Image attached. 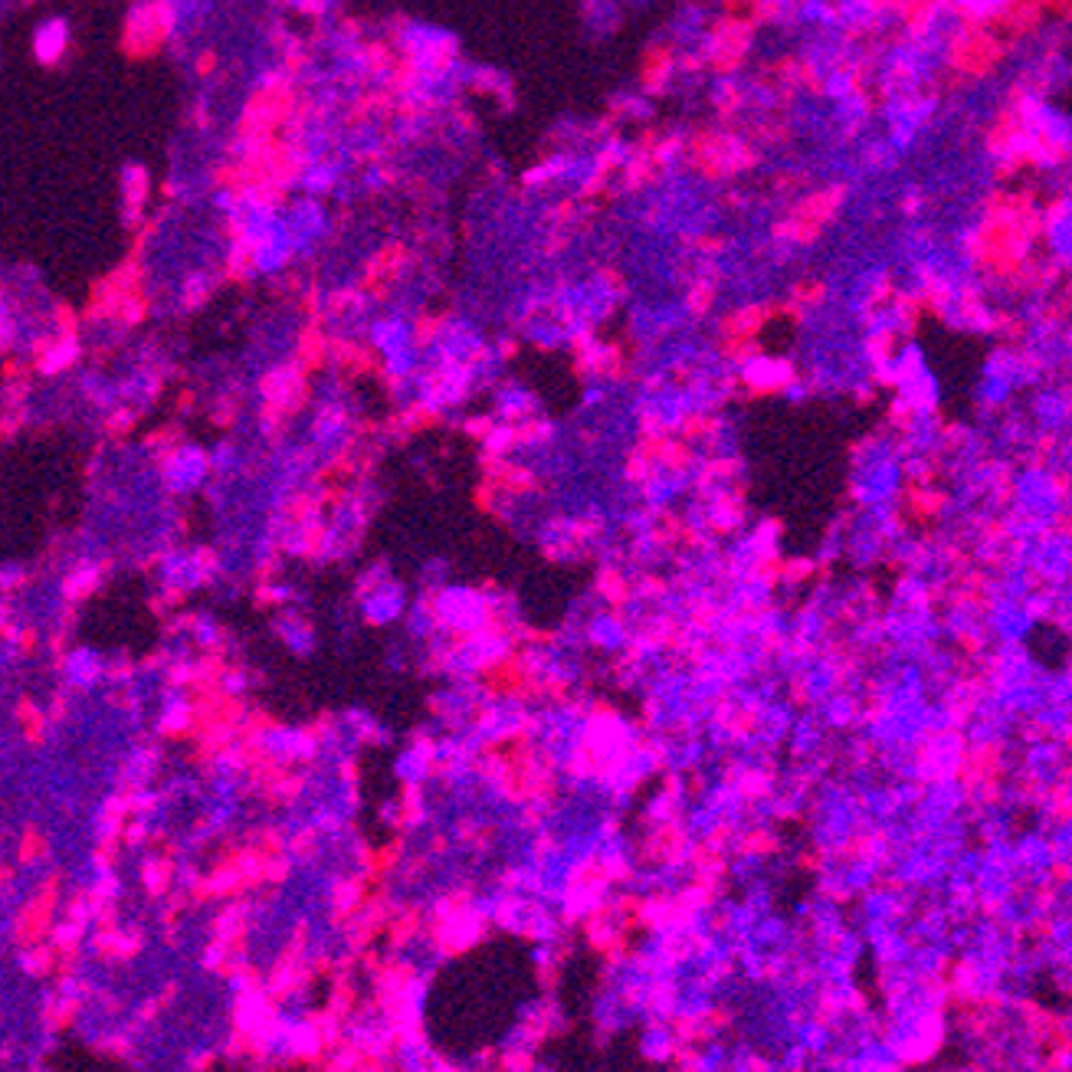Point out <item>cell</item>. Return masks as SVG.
Segmentation results:
<instances>
[{
  "label": "cell",
  "mask_w": 1072,
  "mask_h": 1072,
  "mask_svg": "<svg viewBox=\"0 0 1072 1072\" xmlns=\"http://www.w3.org/2000/svg\"><path fill=\"white\" fill-rule=\"evenodd\" d=\"M60 899H63V873L53 869V873H46L40 886L33 889L30 899L17 909L14 922H10V941H14L17 948H30V945H40V941L50 938Z\"/></svg>",
  "instance_id": "1"
},
{
  "label": "cell",
  "mask_w": 1072,
  "mask_h": 1072,
  "mask_svg": "<svg viewBox=\"0 0 1072 1072\" xmlns=\"http://www.w3.org/2000/svg\"><path fill=\"white\" fill-rule=\"evenodd\" d=\"M155 456H158L164 486L174 489V492L194 489L210 469V456L204 450H197V446H187V443H178V446H171V450L155 453Z\"/></svg>",
  "instance_id": "2"
},
{
  "label": "cell",
  "mask_w": 1072,
  "mask_h": 1072,
  "mask_svg": "<svg viewBox=\"0 0 1072 1072\" xmlns=\"http://www.w3.org/2000/svg\"><path fill=\"white\" fill-rule=\"evenodd\" d=\"M840 197H843L840 191H817L807 200H800L794 217L784 223V237H791L794 243H810L823 227H827V220L836 214Z\"/></svg>",
  "instance_id": "3"
},
{
  "label": "cell",
  "mask_w": 1072,
  "mask_h": 1072,
  "mask_svg": "<svg viewBox=\"0 0 1072 1072\" xmlns=\"http://www.w3.org/2000/svg\"><path fill=\"white\" fill-rule=\"evenodd\" d=\"M374 889H378V879H371L368 873H355V876L338 879L332 886V892H328V922L345 932L351 918H355L364 905H368Z\"/></svg>",
  "instance_id": "4"
},
{
  "label": "cell",
  "mask_w": 1072,
  "mask_h": 1072,
  "mask_svg": "<svg viewBox=\"0 0 1072 1072\" xmlns=\"http://www.w3.org/2000/svg\"><path fill=\"white\" fill-rule=\"evenodd\" d=\"M741 384L748 387L751 394H781L794 384V368L784 358H764V355H751L738 371Z\"/></svg>",
  "instance_id": "5"
},
{
  "label": "cell",
  "mask_w": 1072,
  "mask_h": 1072,
  "mask_svg": "<svg viewBox=\"0 0 1072 1072\" xmlns=\"http://www.w3.org/2000/svg\"><path fill=\"white\" fill-rule=\"evenodd\" d=\"M250 915H253V905L250 899H243V895H237V899H227L217 909V915L210 918V938H220L227 941V945L240 954V958H246V935H250Z\"/></svg>",
  "instance_id": "6"
},
{
  "label": "cell",
  "mask_w": 1072,
  "mask_h": 1072,
  "mask_svg": "<svg viewBox=\"0 0 1072 1072\" xmlns=\"http://www.w3.org/2000/svg\"><path fill=\"white\" fill-rule=\"evenodd\" d=\"M561 1030V1013H558V1004L551 997H545L541 1004H535L532 1010L525 1013L522 1023L515 1027V1043L528 1046V1050H538L541 1043L551 1040V1033Z\"/></svg>",
  "instance_id": "7"
},
{
  "label": "cell",
  "mask_w": 1072,
  "mask_h": 1072,
  "mask_svg": "<svg viewBox=\"0 0 1072 1072\" xmlns=\"http://www.w3.org/2000/svg\"><path fill=\"white\" fill-rule=\"evenodd\" d=\"M423 932H427V909H423L420 902L400 905V909L391 915V922H387V928H384L387 945H391V951H397V954L414 945Z\"/></svg>",
  "instance_id": "8"
},
{
  "label": "cell",
  "mask_w": 1072,
  "mask_h": 1072,
  "mask_svg": "<svg viewBox=\"0 0 1072 1072\" xmlns=\"http://www.w3.org/2000/svg\"><path fill=\"white\" fill-rule=\"evenodd\" d=\"M138 876H141V886L148 892V899H164L168 892H174V882H178L181 869L174 863L171 853L155 850L138 866Z\"/></svg>",
  "instance_id": "9"
},
{
  "label": "cell",
  "mask_w": 1072,
  "mask_h": 1072,
  "mask_svg": "<svg viewBox=\"0 0 1072 1072\" xmlns=\"http://www.w3.org/2000/svg\"><path fill=\"white\" fill-rule=\"evenodd\" d=\"M302 394H305V381H302L299 368H279L273 374H266V381H263L266 404H273L279 410H286V414H292V410L299 407Z\"/></svg>",
  "instance_id": "10"
},
{
  "label": "cell",
  "mask_w": 1072,
  "mask_h": 1072,
  "mask_svg": "<svg viewBox=\"0 0 1072 1072\" xmlns=\"http://www.w3.org/2000/svg\"><path fill=\"white\" fill-rule=\"evenodd\" d=\"M594 594L604 600L610 610H623V614H627V607L636 600L633 581L623 574V568H617V564H604V568L594 574Z\"/></svg>",
  "instance_id": "11"
},
{
  "label": "cell",
  "mask_w": 1072,
  "mask_h": 1072,
  "mask_svg": "<svg viewBox=\"0 0 1072 1072\" xmlns=\"http://www.w3.org/2000/svg\"><path fill=\"white\" fill-rule=\"evenodd\" d=\"M361 610H364V620L368 623L384 627V623H391L404 614V594H400V587L387 577L381 587H374L368 597H361Z\"/></svg>",
  "instance_id": "12"
},
{
  "label": "cell",
  "mask_w": 1072,
  "mask_h": 1072,
  "mask_svg": "<svg viewBox=\"0 0 1072 1072\" xmlns=\"http://www.w3.org/2000/svg\"><path fill=\"white\" fill-rule=\"evenodd\" d=\"M33 355H37V371L46 374V378H53V374L66 371L69 364L79 358V341L73 332H66L60 338H46L33 348Z\"/></svg>",
  "instance_id": "13"
},
{
  "label": "cell",
  "mask_w": 1072,
  "mask_h": 1072,
  "mask_svg": "<svg viewBox=\"0 0 1072 1072\" xmlns=\"http://www.w3.org/2000/svg\"><path fill=\"white\" fill-rule=\"evenodd\" d=\"M384 817L391 820L394 830H414L427 820V804H423V784L420 781H404V791L394 807L384 810Z\"/></svg>",
  "instance_id": "14"
},
{
  "label": "cell",
  "mask_w": 1072,
  "mask_h": 1072,
  "mask_svg": "<svg viewBox=\"0 0 1072 1072\" xmlns=\"http://www.w3.org/2000/svg\"><path fill=\"white\" fill-rule=\"evenodd\" d=\"M69 46V23L63 17H46L33 33V53L40 63H60Z\"/></svg>",
  "instance_id": "15"
},
{
  "label": "cell",
  "mask_w": 1072,
  "mask_h": 1072,
  "mask_svg": "<svg viewBox=\"0 0 1072 1072\" xmlns=\"http://www.w3.org/2000/svg\"><path fill=\"white\" fill-rule=\"evenodd\" d=\"M105 571H109V568H105V564H96V561H79L73 571L63 574V584H60V591H63V604H79V600H86V597L96 594V591H99V584H102V577H105Z\"/></svg>",
  "instance_id": "16"
},
{
  "label": "cell",
  "mask_w": 1072,
  "mask_h": 1072,
  "mask_svg": "<svg viewBox=\"0 0 1072 1072\" xmlns=\"http://www.w3.org/2000/svg\"><path fill=\"white\" fill-rule=\"evenodd\" d=\"M53 663H56V669H63L66 679L73 682L76 689H86V686H92V682H99L105 676V666L89 650H73L66 656H56Z\"/></svg>",
  "instance_id": "17"
},
{
  "label": "cell",
  "mask_w": 1072,
  "mask_h": 1072,
  "mask_svg": "<svg viewBox=\"0 0 1072 1072\" xmlns=\"http://www.w3.org/2000/svg\"><path fill=\"white\" fill-rule=\"evenodd\" d=\"M14 722L20 725L23 741H27V745H33V748L43 745L46 725H53L50 715H46L40 705L30 699V695H20V699H17V705H14Z\"/></svg>",
  "instance_id": "18"
},
{
  "label": "cell",
  "mask_w": 1072,
  "mask_h": 1072,
  "mask_svg": "<svg viewBox=\"0 0 1072 1072\" xmlns=\"http://www.w3.org/2000/svg\"><path fill=\"white\" fill-rule=\"evenodd\" d=\"M56 964H60V951H56L50 941H40V945L20 948V971L33 977V981H43V977L56 974Z\"/></svg>",
  "instance_id": "19"
},
{
  "label": "cell",
  "mask_w": 1072,
  "mask_h": 1072,
  "mask_svg": "<svg viewBox=\"0 0 1072 1072\" xmlns=\"http://www.w3.org/2000/svg\"><path fill=\"white\" fill-rule=\"evenodd\" d=\"M86 932H89V925L73 922V918L63 915V922L53 925V932H50V938H46V941H50V945L60 951V958H79L82 941H86Z\"/></svg>",
  "instance_id": "20"
},
{
  "label": "cell",
  "mask_w": 1072,
  "mask_h": 1072,
  "mask_svg": "<svg viewBox=\"0 0 1072 1072\" xmlns=\"http://www.w3.org/2000/svg\"><path fill=\"white\" fill-rule=\"evenodd\" d=\"M1023 0H954V10L961 17H968L971 23H984V20H1004L1013 7H1020Z\"/></svg>",
  "instance_id": "21"
},
{
  "label": "cell",
  "mask_w": 1072,
  "mask_h": 1072,
  "mask_svg": "<svg viewBox=\"0 0 1072 1072\" xmlns=\"http://www.w3.org/2000/svg\"><path fill=\"white\" fill-rule=\"evenodd\" d=\"M496 410H499V420L522 423L528 417H535V397L528 391H522V387H509V391H502Z\"/></svg>",
  "instance_id": "22"
},
{
  "label": "cell",
  "mask_w": 1072,
  "mask_h": 1072,
  "mask_svg": "<svg viewBox=\"0 0 1072 1072\" xmlns=\"http://www.w3.org/2000/svg\"><path fill=\"white\" fill-rule=\"evenodd\" d=\"M286 850L292 859H299V863H309V859H315L318 850H322V830H318L315 823H305V827L292 830Z\"/></svg>",
  "instance_id": "23"
},
{
  "label": "cell",
  "mask_w": 1072,
  "mask_h": 1072,
  "mask_svg": "<svg viewBox=\"0 0 1072 1072\" xmlns=\"http://www.w3.org/2000/svg\"><path fill=\"white\" fill-rule=\"evenodd\" d=\"M276 633H279V640L286 643L289 650H296V653H305L312 646L309 623H305L302 617H296V614H282L279 623H276Z\"/></svg>",
  "instance_id": "24"
},
{
  "label": "cell",
  "mask_w": 1072,
  "mask_h": 1072,
  "mask_svg": "<svg viewBox=\"0 0 1072 1072\" xmlns=\"http://www.w3.org/2000/svg\"><path fill=\"white\" fill-rule=\"evenodd\" d=\"M50 856V843L37 827H23L20 840H17V863L20 866H37Z\"/></svg>",
  "instance_id": "25"
},
{
  "label": "cell",
  "mask_w": 1072,
  "mask_h": 1072,
  "mask_svg": "<svg viewBox=\"0 0 1072 1072\" xmlns=\"http://www.w3.org/2000/svg\"><path fill=\"white\" fill-rule=\"evenodd\" d=\"M345 430H348V414H345V410H341L338 404H328V407L318 410L315 427H312V433H315L318 440H335V437H341Z\"/></svg>",
  "instance_id": "26"
},
{
  "label": "cell",
  "mask_w": 1072,
  "mask_h": 1072,
  "mask_svg": "<svg viewBox=\"0 0 1072 1072\" xmlns=\"http://www.w3.org/2000/svg\"><path fill=\"white\" fill-rule=\"evenodd\" d=\"M558 853H561V836H558L555 830H548V827L535 830V840H532V863L545 869V866H548L551 859H555Z\"/></svg>",
  "instance_id": "27"
},
{
  "label": "cell",
  "mask_w": 1072,
  "mask_h": 1072,
  "mask_svg": "<svg viewBox=\"0 0 1072 1072\" xmlns=\"http://www.w3.org/2000/svg\"><path fill=\"white\" fill-rule=\"evenodd\" d=\"M122 846L125 843L119 836H96V846H92V869H96V873H109V869H115V859H119Z\"/></svg>",
  "instance_id": "28"
},
{
  "label": "cell",
  "mask_w": 1072,
  "mask_h": 1072,
  "mask_svg": "<svg viewBox=\"0 0 1072 1072\" xmlns=\"http://www.w3.org/2000/svg\"><path fill=\"white\" fill-rule=\"evenodd\" d=\"M496 1069H512V1072H528L535 1069V1050H528L522 1043H512L509 1050H502L496 1059Z\"/></svg>",
  "instance_id": "29"
},
{
  "label": "cell",
  "mask_w": 1072,
  "mask_h": 1072,
  "mask_svg": "<svg viewBox=\"0 0 1072 1072\" xmlns=\"http://www.w3.org/2000/svg\"><path fill=\"white\" fill-rule=\"evenodd\" d=\"M96 1053L105 1059H119V1063H125V1059H132V1036L128 1033L102 1036V1040H96Z\"/></svg>",
  "instance_id": "30"
},
{
  "label": "cell",
  "mask_w": 1072,
  "mask_h": 1072,
  "mask_svg": "<svg viewBox=\"0 0 1072 1072\" xmlns=\"http://www.w3.org/2000/svg\"><path fill=\"white\" fill-rule=\"evenodd\" d=\"M174 997H178V984H164V991L158 997H151V1000H145V1004L138 1007V1023H151L164 1007L171 1004Z\"/></svg>",
  "instance_id": "31"
},
{
  "label": "cell",
  "mask_w": 1072,
  "mask_h": 1072,
  "mask_svg": "<svg viewBox=\"0 0 1072 1072\" xmlns=\"http://www.w3.org/2000/svg\"><path fill=\"white\" fill-rule=\"evenodd\" d=\"M345 722H348L351 732H355V738H358V741H364V745H378V741L384 738V735H381V728L374 725L368 715H361V712H351V715L345 718Z\"/></svg>",
  "instance_id": "32"
},
{
  "label": "cell",
  "mask_w": 1072,
  "mask_h": 1072,
  "mask_svg": "<svg viewBox=\"0 0 1072 1072\" xmlns=\"http://www.w3.org/2000/svg\"><path fill=\"white\" fill-rule=\"evenodd\" d=\"M122 184H125L128 210H138V204L145 200V171H141V168H125L122 171Z\"/></svg>",
  "instance_id": "33"
},
{
  "label": "cell",
  "mask_w": 1072,
  "mask_h": 1072,
  "mask_svg": "<svg viewBox=\"0 0 1072 1072\" xmlns=\"http://www.w3.org/2000/svg\"><path fill=\"white\" fill-rule=\"evenodd\" d=\"M286 600H289L286 587H279V584H273V581H259V584H256V607L276 610V607L286 604Z\"/></svg>",
  "instance_id": "34"
},
{
  "label": "cell",
  "mask_w": 1072,
  "mask_h": 1072,
  "mask_svg": "<svg viewBox=\"0 0 1072 1072\" xmlns=\"http://www.w3.org/2000/svg\"><path fill=\"white\" fill-rule=\"evenodd\" d=\"M191 558H194V564H197L200 577H204V584L214 581V574L220 571V555H217V551L207 548V545H200V548L191 551Z\"/></svg>",
  "instance_id": "35"
},
{
  "label": "cell",
  "mask_w": 1072,
  "mask_h": 1072,
  "mask_svg": "<svg viewBox=\"0 0 1072 1072\" xmlns=\"http://www.w3.org/2000/svg\"><path fill=\"white\" fill-rule=\"evenodd\" d=\"M151 840V827L145 823V817H132L125 823L122 830V843L128 846V850H138V846H145Z\"/></svg>",
  "instance_id": "36"
},
{
  "label": "cell",
  "mask_w": 1072,
  "mask_h": 1072,
  "mask_svg": "<svg viewBox=\"0 0 1072 1072\" xmlns=\"http://www.w3.org/2000/svg\"><path fill=\"white\" fill-rule=\"evenodd\" d=\"M312 823H315V827L322 830V833L332 836V833H341V830H345V814H338L335 807H318V810H315V817H312Z\"/></svg>",
  "instance_id": "37"
},
{
  "label": "cell",
  "mask_w": 1072,
  "mask_h": 1072,
  "mask_svg": "<svg viewBox=\"0 0 1072 1072\" xmlns=\"http://www.w3.org/2000/svg\"><path fill=\"white\" fill-rule=\"evenodd\" d=\"M332 178H335V171L325 168V164H318V168H309V171H305V191L322 194V191H328Z\"/></svg>",
  "instance_id": "38"
},
{
  "label": "cell",
  "mask_w": 1072,
  "mask_h": 1072,
  "mask_svg": "<svg viewBox=\"0 0 1072 1072\" xmlns=\"http://www.w3.org/2000/svg\"><path fill=\"white\" fill-rule=\"evenodd\" d=\"M338 781L345 784V787H358V781H361V764H358L355 755H341V758H338Z\"/></svg>",
  "instance_id": "39"
},
{
  "label": "cell",
  "mask_w": 1072,
  "mask_h": 1072,
  "mask_svg": "<svg viewBox=\"0 0 1072 1072\" xmlns=\"http://www.w3.org/2000/svg\"><path fill=\"white\" fill-rule=\"evenodd\" d=\"M37 646H40V630L30 627V623H27V627H20L17 640H14V650L20 656H33V653H37Z\"/></svg>",
  "instance_id": "40"
},
{
  "label": "cell",
  "mask_w": 1072,
  "mask_h": 1072,
  "mask_svg": "<svg viewBox=\"0 0 1072 1072\" xmlns=\"http://www.w3.org/2000/svg\"><path fill=\"white\" fill-rule=\"evenodd\" d=\"M105 679L115 682V686H128V682L135 679V663H128V659H119V663L105 666Z\"/></svg>",
  "instance_id": "41"
},
{
  "label": "cell",
  "mask_w": 1072,
  "mask_h": 1072,
  "mask_svg": "<svg viewBox=\"0 0 1072 1072\" xmlns=\"http://www.w3.org/2000/svg\"><path fill=\"white\" fill-rule=\"evenodd\" d=\"M132 423H135V410H132V407H119V410H115V414L109 417V423H105V427H109V433H115V437H122V433L132 430Z\"/></svg>",
  "instance_id": "42"
},
{
  "label": "cell",
  "mask_w": 1072,
  "mask_h": 1072,
  "mask_svg": "<svg viewBox=\"0 0 1072 1072\" xmlns=\"http://www.w3.org/2000/svg\"><path fill=\"white\" fill-rule=\"evenodd\" d=\"M479 827H482V823H479L476 817H459V820H456V827H453V836H456L459 843L473 846V843H476V833H479Z\"/></svg>",
  "instance_id": "43"
},
{
  "label": "cell",
  "mask_w": 1072,
  "mask_h": 1072,
  "mask_svg": "<svg viewBox=\"0 0 1072 1072\" xmlns=\"http://www.w3.org/2000/svg\"><path fill=\"white\" fill-rule=\"evenodd\" d=\"M492 427H496V420H492V417H469L463 430H466L473 440H486Z\"/></svg>",
  "instance_id": "44"
},
{
  "label": "cell",
  "mask_w": 1072,
  "mask_h": 1072,
  "mask_svg": "<svg viewBox=\"0 0 1072 1072\" xmlns=\"http://www.w3.org/2000/svg\"><path fill=\"white\" fill-rule=\"evenodd\" d=\"M23 584H27V574H23L20 568H10L4 574V594H17Z\"/></svg>",
  "instance_id": "45"
},
{
  "label": "cell",
  "mask_w": 1072,
  "mask_h": 1072,
  "mask_svg": "<svg viewBox=\"0 0 1072 1072\" xmlns=\"http://www.w3.org/2000/svg\"><path fill=\"white\" fill-rule=\"evenodd\" d=\"M214 1063H217V1053H214V1050H204V1053H194L191 1059H187V1069L204 1072V1069H210Z\"/></svg>",
  "instance_id": "46"
},
{
  "label": "cell",
  "mask_w": 1072,
  "mask_h": 1072,
  "mask_svg": "<svg viewBox=\"0 0 1072 1072\" xmlns=\"http://www.w3.org/2000/svg\"><path fill=\"white\" fill-rule=\"evenodd\" d=\"M46 715H50V722H60V718L66 715V695L63 692L53 695V705H50V712H46Z\"/></svg>",
  "instance_id": "47"
},
{
  "label": "cell",
  "mask_w": 1072,
  "mask_h": 1072,
  "mask_svg": "<svg viewBox=\"0 0 1072 1072\" xmlns=\"http://www.w3.org/2000/svg\"><path fill=\"white\" fill-rule=\"evenodd\" d=\"M446 850H450V836H443V833L433 836L430 846H427V853H430V856H443Z\"/></svg>",
  "instance_id": "48"
}]
</instances>
